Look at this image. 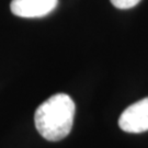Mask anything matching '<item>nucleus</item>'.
I'll return each instance as SVG.
<instances>
[{
	"label": "nucleus",
	"instance_id": "obj_4",
	"mask_svg": "<svg viewBox=\"0 0 148 148\" xmlns=\"http://www.w3.org/2000/svg\"><path fill=\"white\" fill-rule=\"evenodd\" d=\"M140 0H111L112 5L117 9H130L137 5Z\"/></svg>",
	"mask_w": 148,
	"mask_h": 148
},
{
	"label": "nucleus",
	"instance_id": "obj_3",
	"mask_svg": "<svg viewBox=\"0 0 148 148\" xmlns=\"http://www.w3.org/2000/svg\"><path fill=\"white\" fill-rule=\"evenodd\" d=\"M58 0H12L11 12L21 18H42L57 7Z\"/></svg>",
	"mask_w": 148,
	"mask_h": 148
},
{
	"label": "nucleus",
	"instance_id": "obj_2",
	"mask_svg": "<svg viewBox=\"0 0 148 148\" xmlns=\"http://www.w3.org/2000/svg\"><path fill=\"white\" fill-rule=\"evenodd\" d=\"M119 125L126 133H143L148 131V97L137 101L121 114Z\"/></svg>",
	"mask_w": 148,
	"mask_h": 148
},
{
	"label": "nucleus",
	"instance_id": "obj_1",
	"mask_svg": "<svg viewBox=\"0 0 148 148\" xmlns=\"http://www.w3.org/2000/svg\"><path fill=\"white\" fill-rule=\"evenodd\" d=\"M75 102L66 93H56L43 102L35 111L37 132L49 142L67 137L74 124Z\"/></svg>",
	"mask_w": 148,
	"mask_h": 148
}]
</instances>
